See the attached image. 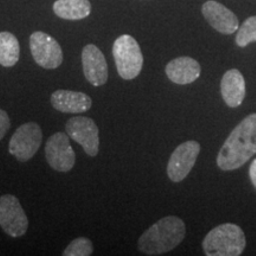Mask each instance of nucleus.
<instances>
[{
  "instance_id": "1",
  "label": "nucleus",
  "mask_w": 256,
  "mask_h": 256,
  "mask_svg": "<svg viewBox=\"0 0 256 256\" xmlns=\"http://www.w3.org/2000/svg\"><path fill=\"white\" fill-rule=\"evenodd\" d=\"M255 154L256 114H252L230 133L217 156V165L223 171H234L242 168Z\"/></svg>"
},
{
  "instance_id": "2",
  "label": "nucleus",
  "mask_w": 256,
  "mask_h": 256,
  "mask_svg": "<svg viewBox=\"0 0 256 256\" xmlns=\"http://www.w3.org/2000/svg\"><path fill=\"white\" fill-rule=\"evenodd\" d=\"M186 226L183 220L168 216L153 224L139 238L138 247L145 255H162L174 250L183 242Z\"/></svg>"
},
{
  "instance_id": "3",
  "label": "nucleus",
  "mask_w": 256,
  "mask_h": 256,
  "mask_svg": "<svg viewBox=\"0 0 256 256\" xmlns=\"http://www.w3.org/2000/svg\"><path fill=\"white\" fill-rule=\"evenodd\" d=\"M247 241L243 230L232 223H224L208 234L203 250L208 256H238L244 252Z\"/></svg>"
},
{
  "instance_id": "4",
  "label": "nucleus",
  "mask_w": 256,
  "mask_h": 256,
  "mask_svg": "<svg viewBox=\"0 0 256 256\" xmlns=\"http://www.w3.org/2000/svg\"><path fill=\"white\" fill-rule=\"evenodd\" d=\"M113 56L120 78L132 81L140 75L144 66V56L139 43L130 34H124L115 40Z\"/></svg>"
},
{
  "instance_id": "5",
  "label": "nucleus",
  "mask_w": 256,
  "mask_h": 256,
  "mask_svg": "<svg viewBox=\"0 0 256 256\" xmlns=\"http://www.w3.org/2000/svg\"><path fill=\"white\" fill-rule=\"evenodd\" d=\"M43 142V132L40 124L28 122L16 130L8 145V151L19 162H25L32 159Z\"/></svg>"
},
{
  "instance_id": "6",
  "label": "nucleus",
  "mask_w": 256,
  "mask_h": 256,
  "mask_svg": "<svg viewBox=\"0 0 256 256\" xmlns=\"http://www.w3.org/2000/svg\"><path fill=\"white\" fill-rule=\"evenodd\" d=\"M0 226L11 238H20L28 232L26 214L18 198L12 194L0 197Z\"/></svg>"
},
{
  "instance_id": "7",
  "label": "nucleus",
  "mask_w": 256,
  "mask_h": 256,
  "mask_svg": "<svg viewBox=\"0 0 256 256\" xmlns=\"http://www.w3.org/2000/svg\"><path fill=\"white\" fill-rule=\"evenodd\" d=\"M30 49L34 62L44 69H57L63 62L62 48L55 38L44 32L38 31L31 34Z\"/></svg>"
},
{
  "instance_id": "8",
  "label": "nucleus",
  "mask_w": 256,
  "mask_h": 256,
  "mask_svg": "<svg viewBox=\"0 0 256 256\" xmlns=\"http://www.w3.org/2000/svg\"><path fill=\"white\" fill-rule=\"evenodd\" d=\"M68 136L80 144L89 156H96L100 150V132L98 124L90 118H72L66 124Z\"/></svg>"
},
{
  "instance_id": "9",
  "label": "nucleus",
  "mask_w": 256,
  "mask_h": 256,
  "mask_svg": "<svg viewBox=\"0 0 256 256\" xmlns=\"http://www.w3.org/2000/svg\"><path fill=\"white\" fill-rule=\"evenodd\" d=\"M200 153V145L194 140L179 145L170 158L168 165V178L174 183L183 182L194 168Z\"/></svg>"
},
{
  "instance_id": "10",
  "label": "nucleus",
  "mask_w": 256,
  "mask_h": 256,
  "mask_svg": "<svg viewBox=\"0 0 256 256\" xmlns=\"http://www.w3.org/2000/svg\"><path fill=\"white\" fill-rule=\"evenodd\" d=\"M46 156L49 165L55 171L69 172L75 166L76 156L70 145V136L62 132L49 138L46 145Z\"/></svg>"
},
{
  "instance_id": "11",
  "label": "nucleus",
  "mask_w": 256,
  "mask_h": 256,
  "mask_svg": "<svg viewBox=\"0 0 256 256\" xmlns=\"http://www.w3.org/2000/svg\"><path fill=\"white\" fill-rule=\"evenodd\" d=\"M83 72L89 83L94 87H101L108 81V64L101 50L89 44L82 52Z\"/></svg>"
},
{
  "instance_id": "12",
  "label": "nucleus",
  "mask_w": 256,
  "mask_h": 256,
  "mask_svg": "<svg viewBox=\"0 0 256 256\" xmlns=\"http://www.w3.org/2000/svg\"><path fill=\"white\" fill-rule=\"evenodd\" d=\"M202 12L208 23L220 34H232L238 31V18L232 11L220 2H214V0L206 2L202 8Z\"/></svg>"
},
{
  "instance_id": "13",
  "label": "nucleus",
  "mask_w": 256,
  "mask_h": 256,
  "mask_svg": "<svg viewBox=\"0 0 256 256\" xmlns=\"http://www.w3.org/2000/svg\"><path fill=\"white\" fill-rule=\"evenodd\" d=\"M54 108L62 113L81 114L88 112L92 106L90 96L72 90H56L51 95Z\"/></svg>"
},
{
  "instance_id": "14",
  "label": "nucleus",
  "mask_w": 256,
  "mask_h": 256,
  "mask_svg": "<svg viewBox=\"0 0 256 256\" xmlns=\"http://www.w3.org/2000/svg\"><path fill=\"white\" fill-rule=\"evenodd\" d=\"M202 72L200 63L191 57H179L166 66V75L170 81L177 84H190L200 78Z\"/></svg>"
},
{
  "instance_id": "15",
  "label": "nucleus",
  "mask_w": 256,
  "mask_h": 256,
  "mask_svg": "<svg viewBox=\"0 0 256 256\" xmlns=\"http://www.w3.org/2000/svg\"><path fill=\"white\" fill-rule=\"evenodd\" d=\"M223 100L230 108H238L246 98V81L241 72L232 69L224 74L220 82Z\"/></svg>"
},
{
  "instance_id": "16",
  "label": "nucleus",
  "mask_w": 256,
  "mask_h": 256,
  "mask_svg": "<svg viewBox=\"0 0 256 256\" xmlns=\"http://www.w3.org/2000/svg\"><path fill=\"white\" fill-rule=\"evenodd\" d=\"M54 12L66 20H81L90 14L92 4L89 0H57Z\"/></svg>"
},
{
  "instance_id": "17",
  "label": "nucleus",
  "mask_w": 256,
  "mask_h": 256,
  "mask_svg": "<svg viewBox=\"0 0 256 256\" xmlns=\"http://www.w3.org/2000/svg\"><path fill=\"white\" fill-rule=\"evenodd\" d=\"M19 57L20 46L17 38L10 32H0V64L11 68L18 63Z\"/></svg>"
},
{
  "instance_id": "18",
  "label": "nucleus",
  "mask_w": 256,
  "mask_h": 256,
  "mask_svg": "<svg viewBox=\"0 0 256 256\" xmlns=\"http://www.w3.org/2000/svg\"><path fill=\"white\" fill-rule=\"evenodd\" d=\"M256 42V16L248 18L241 28H238L236 44L240 48H246L249 44Z\"/></svg>"
},
{
  "instance_id": "19",
  "label": "nucleus",
  "mask_w": 256,
  "mask_h": 256,
  "mask_svg": "<svg viewBox=\"0 0 256 256\" xmlns=\"http://www.w3.org/2000/svg\"><path fill=\"white\" fill-rule=\"evenodd\" d=\"M94 252V247L89 238H80L74 240L66 250L63 252L64 256H89Z\"/></svg>"
},
{
  "instance_id": "20",
  "label": "nucleus",
  "mask_w": 256,
  "mask_h": 256,
  "mask_svg": "<svg viewBox=\"0 0 256 256\" xmlns=\"http://www.w3.org/2000/svg\"><path fill=\"white\" fill-rule=\"evenodd\" d=\"M10 127H11V121L8 114L5 110H0V140H2V138L6 136Z\"/></svg>"
},
{
  "instance_id": "21",
  "label": "nucleus",
  "mask_w": 256,
  "mask_h": 256,
  "mask_svg": "<svg viewBox=\"0 0 256 256\" xmlns=\"http://www.w3.org/2000/svg\"><path fill=\"white\" fill-rule=\"evenodd\" d=\"M249 176H250L252 185L256 188V159L252 162L250 168H249Z\"/></svg>"
}]
</instances>
